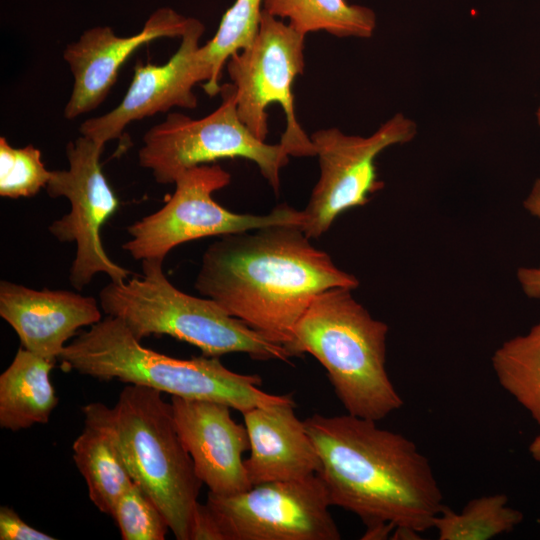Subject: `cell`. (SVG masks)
I'll use <instances>...</instances> for the list:
<instances>
[{"mask_svg": "<svg viewBox=\"0 0 540 540\" xmlns=\"http://www.w3.org/2000/svg\"><path fill=\"white\" fill-rule=\"evenodd\" d=\"M310 240L298 225L220 236L204 251L194 288L287 348L293 328L319 293L359 287L356 276Z\"/></svg>", "mask_w": 540, "mask_h": 540, "instance_id": "cell-1", "label": "cell"}, {"mask_svg": "<svg viewBox=\"0 0 540 540\" xmlns=\"http://www.w3.org/2000/svg\"><path fill=\"white\" fill-rule=\"evenodd\" d=\"M351 414L315 413L304 420L320 459L317 475L331 506L367 526L392 523L419 533L444 506L428 458L404 435Z\"/></svg>", "mask_w": 540, "mask_h": 540, "instance_id": "cell-2", "label": "cell"}, {"mask_svg": "<svg viewBox=\"0 0 540 540\" xmlns=\"http://www.w3.org/2000/svg\"><path fill=\"white\" fill-rule=\"evenodd\" d=\"M64 371L142 385L186 399L223 403L243 413L289 400L259 388L257 374L229 370L218 357H171L141 344L118 318L107 316L81 332L58 357Z\"/></svg>", "mask_w": 540, "mask_h": 540, "instance_id": "cell-3", "label": "cell"}, {"mask_svg": "<svg viewBox=\"0 0 540 540\" xmlns=\"http://www.w3.org/2000/svg\"><path fill=\"white\" fill-rule=\"evenodd\" d=\"M352 291L319 293L293 328L287 349L293 357L308 353L325 368L348 414L379 421L403 405L386 370L389 328Z\"/></svg>", "mask_w": 540, "mask_h": 540, "instance_id": "cell-4", "label": "cell"}, {"mask_svg": "<svg viewBox=\"0 0 540 540\" xmlns=\"http://www.w3.org/2000/svg\"><path fill=\"white\" fill-rule=\"evenodd\" d=\"M142 274L110 281L99 292L107 316L120 319L138 340L167 335L201 350L208 357L246 353L257 360L293 357L243 321L225 312L215 301L176 288L163 271V261H141Z\"/></svg>", "mask_w": 540, "mask_h": 540, "instance_id": "cell-5", "label": "cell"}, {"mask_svg": "<svg viewBox=\"0 0 540 540\" xmlns=\"http://www.w3.org/2000/svg\"><path fill=\"white\" fill-rule=\"evenodd\" d=\"M118 447L132 480L154 501L177 540H190L203 484L162 392L127 384L112 407Z\"/></svg>", "mask_w": 540, "mask_h": 540, "instance_id": "cell-6", "label": "cell"}, {"mask_svg": "<svg viewBox=\"0 0 540 540\" xmlns=\"http://www.w3.org/2000/svg\"><path fill=\"white\" fill-rule=\"evenodd\" d=\"M222 102L209 115L192 119L171 113L150 128L138 151L139 165L149 169L159 184L174 183L185 170L219 159L243 158L256 164L273 191L280 189V171L289 153L279 142L268 144L255 137L241 121L233 83L221 85Z\"/></svg>", "mask_w": 540, "mask_h": 540, "instance_id": "cell-7", "label": "cell"}, {"mask_svg": "<svg viewBox=\"0 0 540 540\" xmlns=\"http://www.w3.org/2000/svg\"><path fill=\"white\" fill-rule=\"evenodd\" d=\"M231 182V174L218 164H202L182 172L175 191L157 211L127 227L130 238L122 248L135 260L164 261L168 253L185 242L210 236L241 233L272 225H298L303 211L287 203L264 215L235 213L218 204L213 193Z\"/></svg>", "mask_w": 540, "mask_h": 540, "instance_id": "cell-8", "label": "cell"}, {"mask_svg": "<svg viewBox=\"0 0 540 540\" xmlns=\"http://www.w3.org/2000/svg\"><path fill=\"white\" fill-rule=\"evenodd\" d=\"M305 36L284 20L261 13L258 33L246 48L232 54L227 72L236 89V108L241 121L262 141H266V108L278 103L286 117L280 143L290 156H315L311 138L299 124L292 87L303 73Z\"/></svg>", "mask_w": 540, "mask_h": 540, "instance_id": "cell-9", "label": "cell"}, {"mask_svg": "<svg viewBox=\"0 0 540 540\" xmlns=\"http://www.w3.org/2000/svg\"><path fill=\"white\" fill-rule=\"evenodd\" d=\"M103 149L104 144L85 135L68 142L69 168L51 171L45 187L51 198L65 197L70 204V211L53 221L48 231L60 242L76 244L69 282L78 291L98 273L106 274L113 282L134 275L108 256L101 240L102 226L119 207L101 168Z\"/></svg>", "mask_w": 540, "mask_h": 540, "instance_id": "cell-10", "label": "cell"}, {"mask_svg": "<svg viewBox=\"0 0 540 540\" xmlns=\"http://www.w3.org/2000/svg\"><path fill=\"white\" fill-rule=\"evenodd\" d=\"M414 121L401 113L367 137L347 135L337 128L317 130L310 136L320 166V177L304 208L302 230L318 239L348 209L366 205L383 188L375 160L390 146L411 141Z\"/></svg>", "mask_w": 540, "mask_h": 540, "instance_id": "cell-11", "label": "cell"}, {"mask_svg": "<svg viewBox=\"0 0 540 540\" xmlns=\"http://www.w3.org/2000/svg\"><path fill=\"white\" fill-rule=\"evenodd\" d=\"M206 505L225 540H339L326 487L316 474L254 485L236 494L208 492Z\"/></svg>", "mask_w": 540, "mask_h": 540, "instance_id": "cell-12", "label": "cell"}, {"mask_svg": "<svg viewBox=\"0 0 540 540\" xmlns=\"http://www.w3.org/2000/svg\"><path fill=\"white\" fill-rule=\"evenodd\" d=\"M205 26L189 18L175 54L163 65L138 63L131 84L120 102L110 112L89 118L80 126L81 135L104 144L121 138L132 121L150 117L172 107L194 109L198 100L193 87L204 82L197 51Z\"/></svg>", "mask_w": 540, "mask_h": 540, "instance_id": "cell-13", "label": "cell"}, {"mask_svg": "<svg viewBox=\"0 0 540 540\" xmlns=\"http://www.w3.org/2000/svg\"><path fill=\"white\" fill-rule=\"evenodd\" d=\"M188 21L174 9L162 7L149 16L140 32L129 37L116 35L109 26L85 30L63 52L74 79L65 118L74 119L96 109L115 84L120 67L135 50L154 39L181 38Z\"/></svg>", "mask_w": 540, "mask_h": 540, "instance_id": "cell-14", "label": "cell"}, {"mask_svg": "<svg viewBox=\"0 0 540 540\" xmlns=\"http://www.w3.org/2000/svg\"><path fill=\"white\" fill-rule=\"evenodd\" d=\"M177 433L196 475L209 492L231 495L252 487L243 454L250 444L244 424L234 421L226 404L171 396Z\"/></svg>", "mask_w": 540, "mask_h": 540, "instance_id": "cell-15", "label": "cell"}, {"mask_svg": "<svg viewBox=\"0 0 540 540\" xmlns=\"http://www.w3.org/2000/svg\"><path fill=\"white\" fill-rule=\"evenodd\" d=\"M101 310L94 297L77 292L0 282L2 319L15 331L23 348L54 362L80 328L102 320Z\"/></svg>", "mask_w": 540, "mask_h": 540, "instance_id": "cell-16", "label": "cell"}, {"mask_svg": "<svg viewBox=\"0 0 540 540\" xmlns=\"http://www.w3.org/2000/svg\"><path fill=\"white\" fill-rule=\"evenodd\" d=\"M250 454L244 460L252 486L316 475L320 459L304 421L289 400L254 407L242 413Z\"/></svg>", "mask_w": 540, "mask_h": 540, "instance_id": "cell-17", "label": "cell"}, {"mask_svg": "<svg viewBox=\"0 0 540 540\" xmlns=\"http://www.w3.org/2000/svg\"><path fill=\"white\" fill-rule=\"evenodd\" d=\"M82 412L84 426L72 445L73 460L91 502L111 516L117 499L133 480L118 447L112 407L93 402L82 407Z\"/></svg>", "mask_w": 540, "mask_h": 540, "instance_id": "cell-18", "label": "cell"}, {"mask_svg": "<svg viewBox=\"0 0 540 540\" xmlns=\"http://www.w3.org/2000/svg\"><path fill=\"white\" fill-rule=\"evenodd\" d=\"M54 361L19 347L0 375V427L13 432L46 424L59 399L50 380Z\"/></svg>", "mask_w": 540, "mask_h": 540, "instance_id": "cell-19", "label": "cell"}, {"mask_svg": "<svg viewBox=\"0 0 540 540\" xmlns=\"http://www.w3.org/2000/svg\"><path fill=\"white\" fill-rule=\"evenodd\" d=\"M263 9L287 19L304 35L324 31L339 38H369L376 28V14L371 8L346 0H264Z\"/></svg>", "mask_w": 540, "mask_h": 540, "instance_id": "cell-20", "label": "cell"}, {"mask_svg": "<svg viewBox=\"0 0 540 540\" xmlns=\"http://www.w3.org/2000/svg\"><path fill=\"white\" fill-rule=\"evenodd\" d=\"M496 379L540 427V321L526 334L503 342L493 353Z\"/></svg>", "mask_w": 540, "mask_h": 540, "instance_id": "cell-21", "label": "cell"}, {"mask_svg": "<svg viewBox=\"0 0 540 540\" xmlns=\"http://www.w3.org/2000/svg\"><path fill=\"white\" fill-rule=\"evenodd\" d=\"M264 0H235L224 13L215 35L200 45L197 56L204 75V91L209 96L220 93L222 70L230 56L255 39L260 25Z\"/></svg>", "mask_w": 540, "mask_h": 540, "instance_id": "cell-22", "label": "cell"}, {"mask_svg": "<svg viewBox=\"0 0 540 540\" xmlns=\"http://www.w3.org/2000/svg\"><path fill=\"white\" fill-rule=\"evenodd\" d=\"M522 520V512L508 505L505 494H491L470 500L459 512L444 505L433 528L439 540H489L512 531Z\"/></svg>", "mask_w": 540, "mask_h": 540, "instance_id": "cell-23", "label": "cell"}, {"mask_svg": "<svg viewBox=\"0 0 540 540\" xmlns=\"http://www.w3.org/2000/svg\"><path fill=\"white\" fill-rule=\"evenodd\" d=\"M51 177L41 152L33 145L22 148L11 146L0 138V196L18 199L35 196L45 188Z\"/></svg>", "mask_w": 540, "mask_h": 540, "instance_id": "cell-24", "label": "cell"}, {"mask_svg": "<svg viewBox=\"0 0 540 540\" xmlns=\"http://www.w3.org/2000/svg\"><path fill=\"white\" fill-rule=\"evenodd\" d=\"M111 517L123 540H164L170 530L161 510L134 481L117 499Z\"/></svg>", "mask_w": 540, "mask_h": 540, "instance_id": "cell-25", "label": "cell"}, {"mask_svg": "<svg viewBox=\"0 0 540 540\" xmlns=\"http://www.w3.org/2000/svg\"><path fill=\"white\" fill-rule=\"evenodd\" d=\"M55 537L27 524L17 512L9 507H0V540H54Z\"/></svg>", "mask_w": 540, "mask_h": 540, "instance_id": "cell-26", "label": "cell"}, {"mask_svg": "<svg viewBox=\"0 0 540 540\" xmlns=\"http://www.w3.org/2000/svg\"><path fill=\"white\" fill-rule=\"evenodd\" d=\"M190 540H225L218 522L206 503H198L195 509Z\"/></svg>", "mask_w": 540, "mask_h": 540, "instance_id": "cell-27", "label": "cell"}, {"mask_svg": "<svg viewBox=\"0 0 540 540\" xmlns=\"http://www.w3.org/2000/svg\"><path fill=\"white\" fill-rule=\"evenodd\" d=\"M517 278L528 297L540 298V265L538 267L519 268Z\"/></svg>", "mask_w": 540, "mask_h": 540, "instance_id": "cell-28", "label": "cell"}, {"mask_svg": "<svg viewBox=\"0 0 540 540\" xmlns=\"http://www.w3.org/2000/svg\"><path fill=\"white\" fill-rule=\"evenodd\" d=\"M395 525L392 523H377L367 526L365 533L361 539L364 540H385L394 531Z\"/></svg>", "mask_w": 540, "mask_h": 540, "instance_id": "cell-29", "label": "cell"}, {"mask_svg": "<svg viewBox=\"0 0 540 540\" xmlns=\"http://www.w3.org/2000/svg\"><path fill=\"white\" fill-rule=\"evenodd\" d=\"M525 209L533 216L540 219V179H537L524 201Z\"/></svg>", "mask_w": 540, "mask_h": 540, "instance_id": "cell-30", "label": "cell"}, {"mask_svg": "<svg viewBox=\"0 0 540 540\" xmlns=\"http://www.w3.org/2000/svg\"><path fill=\"white\" fill-rule=\"evenodd\" d=\"M528 451L531 457L540 464V434L530 442Z\"/></svg>", "mask_w": 540, "mask_h": 540, "instance_id": "cell-31", "label": "cell"}, {"mask_svg": "<svg viewBox=\"0 0 540 540\" xmlns=\"http://www.w3.org/2000/svg\"><path fill=\"white\" fill-rule=\"evenodd\" d=\"M537 119H538V123L540 125V106H539L538 111H537Z\"/></svg>", "mask_w": 540, "mask_h": 540, "instance_id": "cell-32", "label": "cell"}]
</instances>
